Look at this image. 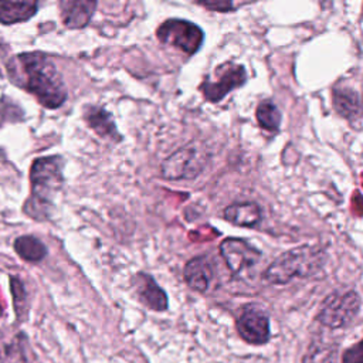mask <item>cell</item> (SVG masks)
Masks as SVG:
<instances>
[{"mask_svg":"<svg viewBox=\"0 0 363 363\" xmlns=\"http://www.w3.org/2000/svg\"><path fill=\"white\" fill-rule=\"evenodd\" d=\"M10 81L48 108H60L67 99V88L54 61L41 51L21 52L7 62Z\"/></svg>","mask_w":363,"mask_h":363,"instance_id":"cell-1","label":"cell"},{"mask_svg":"<svg viewBox=\"0 0 363 363\" xmlns=\"http://www.w3.org/2000/svg\"><path fill=\"white\" fill-rule=\"evenodd\" d=\"M64 159L60 155L37 157L30 169L31 193L24 203V213L44 221L51 217L54 199L64 184Z\"/></svg>","mask_w":363,"mask_h":363,"instance_id":"cell-2","label":"cell"},{"mask_svg":"<svg viewBox=\"0 0 363 363\" xmlns=\"http://www.w3.org/2000/svg\"><path fill=\"white\" fill-rule=\"evenodd\" d=\"M326 251L318 245H299L278 255L264 271V281L284 285L294 278H308L323 268Z\"/></svg>","mask_w":363,"mask_h":363,"instance_id":"cell-3","label":"cell"},{"mask_svg":"<svg viewBox=\"0 0 363 363\" xmlns=\"http://www.w3.org/2000/svg\"><path fill=\"white\" fill-rule=\"evenodd\" d=\"M360 308L362 298L357 291H335L320 303L316 319L325 328L343 329L357 318Z\"/></svg>","mask_w":363,"mask_h":363,"instance_id":"cell-4","label":"cell"},{"mask_svg":"<svg viewBox=\"0 0 363 363\" xmlns=\"http://www.w3.org/2000/svg\"><path fill=\"white\" fill-rule=\"evenodd\" d=\"M156 37L160 43L176 47L187 55H193L200 50L204 40V33L191 21L169 18L157 27Z\"/></svg>","mask_w":363,"mask_h":363,"instance_id":"cell-5","label":"cell"},{"mask_svg":"<svg viewBox=\"0 0 363 363\" xmlns=\"http://www.w3.org/2000/svg\"><path fill=\"white\" fill-rule=\"evenodd\" d=\"M207 153L196 143H189L176 150L162 163V174L164 179H193L200 174L207 162Z\"/></svg>","mask_w":363,"mask_h":363,"instance_id":"cell-6","label":"cell"},{"mask_svg":"<svg viewBox=\"0 0 363 363\" xmlns=\"http://www.w3.org/2000/svg\"><path fill=\"white\" fill-rule=\"evenodd\" d=\"M213 75L214 79L206 78L200 85V91L210 102H220L228 92L247 82L245 68L231 61L217 65Z\"/></svg>","mask_w":363,"mask_h":363,"instance_id":"cell-7","label":"cell"},{"mask_svg":"<svg viewBox=\"0 0 363 363\" xmlns=\"http://www.w3.org/2000/svg\"><path fill=\"white\" fill-rule=\"evenodd\" d=\"M240 337L250 345H265L271 339V326L267 312L259 305H247L235 320Z\"/></svg>","mask_w":363,"mask_h":363,"instance_id":"cell-8","label":"cell"},{"mask_svg":"<svg viewBox=\"0 0 363 363\" xmlns=\"http://www.w3.org/2000/svg\"><path fill=\"white\" fill-rule=\"evenodd\" d=\"M220 255L233 275L242 272L258 262L261 252L258 248L251 245L247 240L238 237H228L220 244Z\"/></svg>","mask_w":363,"mask_h":363,"instance_id":"cell-9","label":"cell"},{"mask_svg":"<svg viewBox=\"0 0 363 363\" xmlns=\"http://www.w3.org/2000/svg\"><path fill=\"white\" fill-rule=\"evenodd\" d=\"M130 284L135 289L138 301L147 309L155 312H163L169 308V298L155 278L146 272H136Z\"/></svg>","mask_w":363,"mask_h":363,"instance_id":"cell-10","label":"cell"},{"mask_svg":"<svg viewBox=\"0 0 363 363\" xmlns=\"http://www.w3.org/2000/svg\"><path fill=\"white\" fill-rule=\"evenodd\" d=\"M98 0H58L60 17L69 30L84 28L89 24Z\"/></svg>","mask_w":363,"mask_h":363,"instance_id":"cell-11","label":"cell"},{"mask_svg":"<svg viewBox=\"0 0 363 363\" xmlns=\"http://www.w3.org/2000/svg\"><path fill=\"white\" fill-rule=\"evenodd\" d=\"M332 102L335 111L350 123H360L362 119V104L359 92L346 85L337 84L332 91Z\"/></svg>","mask_w":363,"mask_h":363,"instance_id":"cell-12","label":"cell"},{"mask_svg":"<svg viewBox=\"0 0 363 363\" xmlns=\"http://www.w3.org/2000/svg\"><path fill=\"white\" fill-rule=\"evenodd\" d=\"M84 119L86 125L101 138L119 142L122 136L118 132L113 116L102 106L88 105L84 109Z\"/></svg>","mask_w":363,"mask_h":363,"instance_id":"cell-13","label":"cell"},{"mask_svg":"<svg viewBox=\"0 0 363 363\" xmlns=\"http://www.w3.org/2000/svg\"><path fill=\"white\" fill-rule=\"evenodd\" d=\"M183 277L189 288H191L196 292H206L208 289V285L213 278V267L211 262L204 257H193L187 261L183 269Z\"/></svg>","mask_w":363,"mask_h":363,"instance_id":"cell-14","label":"cell"},{"mask_svg":"<svg viewBox=\"0 0 363 363\" xmlns=\"http://www.w3.org/2000/svg\"><path fill=\"white\" fill-rule=\"evenodd\" d=\"M0 363H37L24 333H18L11 340L0 343Z\"/></svg>","mask_w":363,"mask_h":363,"instance_id":"cell-15","label":"cell"},{"mask_svg":"<svg viewBox=\"0 0 363 363\" xmlns=\"http://www.w3.org/2000/svg\"><path fill=\"white\" fill-rule=\"evenodd\" d=\"M40 0H0V23L16 24L31 18L38 10Z\"/></svg>","mask_w":363,"mask_h":363,"instance_id":"cell-16","label":"cell"},{"mask_svg":"<svg viewBox=\"0 0 363 363\" xmlns=\"http://www.w3.org/2000/svg\"><path fill=\"white\" fill-rule=\"evenodd\" d=\"M223 217L238 227H254L261 221V208L257 203H233L223 210Z\"/></svg>","mask_w":363,"mask_h":363,"instance_id":"cell-17","label":"cell"},{"mask_svg":"<svg viewBox=\"0 0 363 363\" xmlns=\"http://www.w3.org/2000/svg\"><path fill=\"white\" fill-rule=\"evenodd\" d=\"M302 363H339V345L315 339L311 342Z\"/></svg>","mask_w":363,"mask_h":363,"instance_id":"cell-18","label":"cell"},{"mask_svg":"<svg viewBox=\"0 0 363 363\" xmlns=\"http://www.w3.org/2000/svg\"><path fill=\"white\" fill-rule=\"evenodd\" d=\"M17 255L27 262H40L47 255V247L34 235H20L13 242Z\"/></svg>","mask_w":363,"mask_h":363,"instance_id":"cell-19","label":"cell"},{"mask_svg":"<svg viewBox=\"0 0 363 363\" xmlns=\"http://www.w3.org/2000/svg\"><path fill=\"white\" fill-rule=\"evenodd\" d=\"M255 116L259 126L268 132H277L281 126V112L271 99H264L258 104Z\"/></svg>","mask_w":363,"mask_h":363,"instance_id":"cell-20","label":"cell"},{"mask_svg":"<svg viewBox=\"0 0 363 363\" xmlns=\"http://www.w3.org/2000/svg\"><path fill=\"white\" fill-rule=\"evenodd\" d=\"M23 118L24 112L16 102H13L7 96L0 98V126L6 122L23 121Z\"/></svg>","mask_w":363,"mask_h":363,"instance_id":"cell-21","label":"cell"},{"mask_svg":"<svg viewBox=\"0 0 363 363\" xmlns=\"http://www.w3.org/2000/svg\"><path fill=\"white\" fill-rule=\"evenodd\" d=\"M11 292H13V299H14V308H16V315L23 319V312L26 309V291L20 282L18 278H11Z\"/></svg>","mask_w":363,"mask_h":363,"instance_id":"cell-22","label":"cell"},{"mask_svg":"<svg viewBox=\"0 0 363 363\" xmlns=\"http://www.w3.org/2000/svg\"><path fill=\"white\" fill-rule=\"evenodd\" d=\"M362 354V340H357L354 345H352L343 352L342 363H363Z\"/></svg>","mask_w":363,"mask_h":363,"instance_id":"cell-23","label":"cell"},{"mask_svg":"<svg viewBox=\"0 0 363 363\" xmlns=\"http://www.w3.org/2000/svg\"><path fill=\"white\" fill-rule=\"evenodd\" d=\"M203 7L211 11L227 13L233 10V0H197Z\"/></svg>","mask_w":363,"mask_h":363,"instance_id":"cell-24","label":"cell"}]
</instances>
